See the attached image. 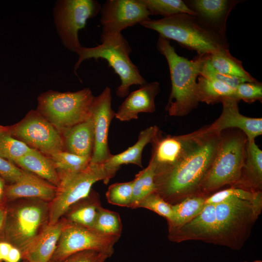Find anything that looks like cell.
Returning a JSON list of instances; mask_svg holds the SVG:
<instances>
[{
	"label": "cell",
	"mask_w": 262,
	"mask_h": 262,
	"mask_svg": "<svg viewBox=\"0 0 262 262\" xmlns=\"http://www.w3.org/2000/svg\"><path fill=\"white\" fill-rule=\"evenodd\" d=\"M101 5L95 0H58L53 8L54 22L64 47L75 52L82 46L79 31L84 28L88 19L96 16Z\"/></svg>",
	"instance_id": "obj_10"
},
{
	"label": "cell",
	"mask_w": 262,
	"mask_h": 262,
	"mask_svg": "<svg viewBox=\"0 0 262 262\" xmlns=\"http://www.w3.org/2000/svg\"><path fill=\"white\" fill-rule=\"evenodd\" d=\"M101 42V44L95 47L82 46L76 52L78 59L74 67V72L77 76L76 71L83 61L91 58L96 60L102 59L107 62L109 66L114 69L121 80V84L115 92L117 96L125 97L129 95L131 86H142L147 82L130 59L131 49L122 35Z\"/></svg>",
	"instance_id": "obj_8"
},
{
	"label": "cell",
	"mask_w": 262,
	"mask_h": 262,
	"mask_svg": "<svg viewBox=\"0 0 262 262\" xmlns=\"http://www.w3.org/2000/svg\"><path fill=\"white\" fill-rule=\"evenodd\" d=\"M188 7L204 27L226 37L227 19L241 0H187Z\"/></svg>",
	"instance_id": "obj_17"
},
{
	"label": "cell",
	"mask_w": 262,
	"mask_h": 262,
	"mask_svg": "<svg viewBox=\"0 0 262 262\" xmlns=\"http://www.w3.org/2000/svg\"><path fill=\"white\" fill-rule=\"evenodd\" d=\"M133 180L111 185L106 193L108 202L113 205L131 208L132 198Z\"/></svg>",
	"instance_id": "obj_35"
},
{
	"label": "cell",
	"mask_w": 262,
	"mask_h": 262,
	"mask_svg": "<svg viewBox=\"0 0 262 262\" xmlns=\"http://www.w3.org/2000/svg\"><path fill=\"white\" fill-rule=\"evenodd\" d=\"M3 240L1 236H0V241Z\"/></svg>",
	"instance_id": "obj_48"
},
{
	"label": "cell",
	"mask_w": 262,
	"mask_h": 262,
	"mask_svg": "<svg viewBox=\"0 0 262 262\" xmlns=\"http://www.w3.org/2000/svg\"><path fill=\"white\" fill-rule=\"evenodd\" d=\"M151 15H161L167 17L186 14L195 16L194 13L182 0H139Z\"/></svg>",
	"instance_id": "obj_31"
},
{
	"label": "cell",
	"mask_w": 262,
	"mask_h": 262,
	"mask_svg": "<svg viewBox=\"0 0 262 262\" xmlns=\"http://www.w3.org/2000/svg\"><path fill=\"white\" fill-rule=\"evenodd\" d=\"M9 133L49 155L62 151L64 147L59 131L38 112H31L21 122L9 127Z\"/></svg>",
	"instance_id": "obj_13"
},
{
	"label": "cell",
	"mask_w": 262,
	"mask_h": 262,
	"mask_svg": "<svg viewBox=\"0 0 262 262\" xmlns=\"http://www.w3.org/2000/svg\"><path fill=\"white\" fill-rule=\"evenodd\" d=\"M14 164L57 187L59 186V177L52 161L35 149L33 148Z\"/></svg>",
	"instance_id": "obj_25"
},
{
	"label": "cell",
	"mask_w": 262,
	"mask_h": 262,
	"mask_svg": "<svg viewBox=\"0 0 262 262\" xmlns=\"http://www.w3.org/2000/svg\"><path fill=\"white\" fill-rule=\"evenodd\" d=\"M32 149L25 143L9 134L0 137V156L13 164Z\"/></svg>",
	"instance_id": "obj_34"
},
{
	"label": "cell",
	"mask_w": 262,
	"mask_h": 262,
	"mask_svg": "<svg viewBox=\"0 0 262 262\" xmlns=\"http://www.w3.org/2000/svg\"><path fill=\"white\" fill-rule=\"evenodd\" d=\"M208 59L211 65L222 74L239 77L247 82H258L244 69L242 62L230 54L229 49L209 54Z\"/></svg>",
	"instance_id": "obj_29"
},
{
	"label": "cell",
	"mask_w": 262,
	"mask_h": 262,
	"mask_svg": "<svg viewBox=\"0 0 262 262\" xmlns=\"http://www.w3.org/2000/svg\"><path fill=\"white\" fill-rule=\"evenodd\" d=\"M94 98L89 88L76 92L48 91L38 98V112L64 133L90 116Z\"/></svg>",
	"instance_id": "obj_7"
},
{
	"label": "cell",
	"mask_w": 262,
	"mask_h": 262,
	"mask_svg": "<svg viewBox=\"0 0 262 262\" xmlns=\"http://www.w3.org/2000/svg\"><path fill=\"white\" fill-rule=\"evenodd\" d=\"M207 196L196 194L172 205L173 217L168 223V231L177 229L190 221L203 210Z\"/></svg>",
	"instance_id": "obj_27"
},
{
	"label": "cell",
	"mask_w": 262,
	"mask_h": 262,
	"mask_svg": "<svg viewBox=\"0 0 262 262\" xmlns=\"http://www.w3.org/2000/svg\"><path fill=\"white\" fill-rule=\"evenodd\" d=\"M233 98L248 103L256 101L262 102V84L258 81L241 83L234 89Z\"/></svg>",
	"instance_id": "obj_39"
},
{
	"label": "cell",
	"mask_w": 262,
	"mask_h": 262,
	"mask_svg": "<svg viewBox=\"0 0 262 262\" xmlns=\"http://www.w3.org/2000/svg\"><path fill=\"white\" fill-rule=\"evenodd\" d=\"M23 170L14 164L0 156V176L10 184L16 181L21 177Z\"/></svg>",
	"instance_id": "obj_41"
},
{
	"label": "cell",
	"mask_w": 262,
	"mask_h": 262,
	"mask_svg": "<svg viewBox=\"0 0 262 262\" xmlns=\"http://www.w3.org/2000/svg\"><path fill=\"white\" fill-rule=\"evenodd\" d=\"M233 187L255 192L262 190V151L255 141L247 140L240 178Z\"/></svg>",
	"instance_id": "obj_22"
},
{
	"label": "cell",
	"mask_w": 262,
	"mask_h": 262,
	"mask_svg": "<svg viewBox=\"0 0 262 262\" xmlns=\"http://www.w3.org/2000/svg\"><path fill=\"white\" fill-rule=\"evenodd\" d=\"M64 134V143L66 151L91 158L94 145V134L91 115L86 120L73 126Z\"/></svg>",
	"instance_id": "obj_24"
},
{
	"label": "cell",
	"mask_w": 262,
	"mask_h": 262,
	"mask_svg": "<svg viewBox=\"0 0 262 262\" xmlns=\"http://www.w3.org/2000/svg\"><path fill=\"white\" fill-rule=\"evenodd\" d=\"M115 175L103 164L90 163L84 169L61 180L55 197L49 203L48 225L57 223L72 206L87 197L95 183L102 180L107 184Z\"/></svg>",
	"instance_id": "obj_9"
},
{
	"label": "cell",
	"mask_w": 262,
	"mask_h": 262,
	"mask_svg": "<svg viewBox=\"0 0 262 262\" xmlns=\"http://www.w3.org/2000/svg\"><path fill=\"white\" fill-rule=\"evenodd\" d=\"M262 262V261H261V260H254V261H252V262L244 261V262Z\"/></svg>",
	"instance_id": "obj_47"
},
{
	"label": "cell",
	"mask_w": 262,
	"mask_h": 262,
	"mask_svg": "<svg viewBox=\"0 0 262 262\" xmlns=\"http://www.w3.org/2000/svg\"><path fill=\"white\" fill-rule=\"evenodd\" d=\"M58 173L60 181L62 179L84 169L90 164V157L60 151L49 155Z\"/></svg>",
	"instance_id": "obj_30"
},
{
	"label": "cell",
	"mask_w": 262,
	"mask_h": 262,
	"mask_svg": "<svg viewBox=\"0 0 262 262\" xmlns=\"http://www.w3.org/2000/svg\"><path fill=\"white\" fill-rule=\"evenodd\" d=\"M5 181L0 176V205H3L6 204L5 199Z\"/></svg>",
	"instance_id": "obj_45"
},
{
	"label": "cell",
	"mask_w": 262,
	"mask_h": 262,
	"mask_svg": "<svg viewBox=\"0 0 262 262\" xmlns=\"http://www.w3.org/2000/svg\"><path fill=\"white\" fill-rule=\"evenodd\" d=\"M262 210V198L255 201L231 196L215 204V231L213 244L240 249Z\"/></svg>",
	"instance_id": "obj_4"
},
{
	"label": "cell",
	"mask_w": 262,
	"mask_h": 262,
	"mask_svg": "<svg viewBox=\"0 0 262 262\" xmlns=\"http://www.w3.org/2000/svg\"><path fill=\"white\" fill-rule=\"evenodd\" d=\"M92 229L103 234L120 237L122 224L119 214L100 206Z\"/></svg>",
	"instance_id": "obj_33"
},
{
	"label": "cell",
	"mask_w": 262,
	"mask_h": 262,
	"mask_svg": "<svg viewBox=\"0 0 262 262\" xmlns=\"http://www.w3.org/2000/svg\"><path fill=\"white\" fill-rule=\"evenodd\" d=\"M155 173L148 164L147 167L138 173L133 180L132 198L131 208L135 209L137 203L147 195L155 192Z\"/></svg>",
	"instance_id": "obj_32"
},
{
	"label": "cell",
	"mask_w": 262,
	"mask_h": 262,
	"mask_svg": "<svg viewBox=\"0 0 262 262\" xmlns=\"http://www.w3.org/2000/svg\"><path fill=\"white\" fill-rule=\"evenodd\" d=\"M112 255L100 250H86L73 253L59 262H105Z\"/></svg>",
	"instance_id": "obj_40"
},
{
	"label": "cell",
	"mask_w": 262,
	"mask_h": 262,
	"mask_svg": "<svg viewBox=\"0 0 262 262\" xmlns=\"http://www.w3.org/2000/svg\"><path fill=\"white\" fill-rule=\"evenodd\" d=\"M234 88L214 80L199 76L197 79L196 97L198 101L207 104L222 102L233 97Z\"/></svg>",
	"instance_id": "obj_28"
},
{
	"label": "cell",
	"mask_w": 262,
	"mask_h": 262,
	"mask_svg": "<svg viewBox=\"0 0 262 262\" xmlns=\"http://www.w3.org/2000/svg\"><path fill=\"white\" fill-rule=\"evenodd\" d=\"M143 208L151 210L165 218L167 223L172 220L173 211L172 205L166 202L159 194L153 192L140 200L135 209Z\"/></svg>",
	"instance_id": "obj_36"
},
{
	"label": "cell",
	"mask_w": 262,
	"mask_h": 262,
	"mask_svg": "<svg viewBox=\"0 0 262 262\" xmlns=\"http://www.w3.org/2000/svg\"><path fill=\"white\" fill-rule=\"evenodd\" d=\"M157 49L166 59L169 66L171 90L165 110L172 116H183L199 103L196 97L197 79L205 55L189 60L179 55L170 40L159 35Z\"/></svg>",
	"instance_id": "obj_2"
},
{
	"label": "cell",
	"mask_w": 262,
	"mask_h": 262,
	"mask_svg": "<svg viewBox=\"0 0 262 262\" xmlns=\"http://www.w3.org/2000/svg\"><path fill=\"white\" fill-rule=\"evenodd\" d=\"M159 130L157 126H152L141 131L135 144L121 153L112 155L103 163V165L115 174L122 164H133L142 167L143 149L147 144L151 143Z\"/></svg>",
	"instance_id": "obj_23"
},
{
	"label": "cell",
	"mask_w": 262,
	"mask_h": 262,
	"mask_svg": "<svg viewBox=\"0 0 262 262\" xmlns=\"http://www.w3.org/2000/svg\"><path fill=\"white\" fill-rule=\"evenodd\" d=\"M9 127L0 125V137L5 134H9Z\"/></svg>",
	"instance_id": "obj_46"
},
{
	"label": "cell",
	"mask_w": 262,
	"mask_h": 262,
	"mask_svg": "<svg viewBox=\"0 0 262 262\" xmlns=\"http://www.w3.org/2000/svg\"><path fill=\"white\" fill-rule=\"evenodd\" d=\"M215 231V204H206L201 213L190 221L169 231L168 237L176 243L196 240L213 244Z\"/></svg>",
	"instance_id": "obj_19"
},
{
	"label": "cell",
	"mask_w": 262,
	"mask_h": 262,
	"mask_svg": "<svg viewBox=\"0 0 262 262\" xmlns=\"http://www.w3.org/2000/svg\"><path fill=\"white\" fill-rule=\"evenodd\" d=\"M57 187L39 176L23 170L20 178L6 185V202L22 198H33L50 202L56 194Z\"/></svg>",
	"instance_id": "obj_18"
},
{
	"label": "cell",
	"mask_w": 262,
	"mask_h": 262,
	"mask_svg": "<svg viewBox=\"0 0 262 262\" xmlns=\"http://www.w3.org/2000/svg\"><path fill=\"white\" fill-rule=\"evenodd\" d=\"M49 203L22 198L6 203L2 239L22 253L48 225Z\"/></svg>",
	"instance_id": "obj_6"
},
{
	"label": "cell",
	"mask_w": 262,
	"mask_h": 262,
	"mask_svg": "<svg viewBox=\"0 0 262 262\" xmlns=\"http://www.w3.org/2000/svg\"><path fill=\"white\" fill-rule=\"evenodd\" d=\"M6 204L0 205V236L2 237L6 217Z\"/></svg>",
	"instance_id": "obj_44"
},
{
	"label": "cell",
	"mask_w": 262,
	"mask_h": 262,
	"mask_svg": "<svg viewBox=\"0 0 262 262\" xmlns=\"http://www.w3.org/2000/svg\"><path fill=\"white\" fill-rule=\"evenodd\" d=\"M231 196L252 201L262 198V191L251 192L230 186L229 188L220 190L210 196H208L206 198L205 203L206 204H216Z\"/></svg>",
	"instance_id": "obj_37"
},
{
	"label": "cell",
	"mask_w": 262,
	"mask_h": 262,
	"mask_svg": "<svg viewBox=\"0 0 262 262\" xmlns=\"http://www.w3.org/2000/svg\"><path fill=\"white\" fill-rule=\"evenodd\" d=\"M100 206L98 195L91 192L87 197L72 206L64 217L70 223L93 229Z\"/></svg>",
	"instance_id": "obj_26"
},
{
	"label": "cell",
	"mask_w": 262,
	"mask_h": 262,
	"mask_svg": "<svg viewBox=\"0 0 262 262\" xmlns=\"http://www.w3.org/2000/svg\"><path fill=\"white\" fill-rule=\"evenodd\" d=\"M100 13L101 41L121 36L123 30L148 20L151 15L139 0H107Z\"/></svg>",
	"instance_id": "obj_12"
},
{
	"label": "cell",
	"mask_w": 262,
	"mask_h": 262,
	"mask_svg": "<svg viewBox=\"0 0 262 262\" xmlns=\"http://www.w3.org/2000/svg\"><path fill=\"white\" fill-rule=\"evenodd\" d=\"M13 246L11 244L5 241H0V262H4Z\"/></svg>",
	"instance_id": "obj_43"
},
{
	"label": "cell",
	"mask_w": 262,
	"mask_h": 262,
	"mask_svg": "<svg viewBox=\"0 0 262 262\" xmlns=\"http://www.w3.org/2000/svg\"><path fill=\"white\" fill-rule=\"evenodd\" d=\"M67 222L63 217L56 224L47 225L21 253L23 262H50Z\"/></svg>",
	"instance_id": "obj_21"
},
{
	"label": "cell",
	"mask_w": 262,
	"mask_h": 262,
	"mask_svg": "<svg viewBox=\"0 0 262 262\" xmlns=\"http://www.w3.org/2000/svg\"><path fill=\"white\" fill-rule=\"evenodd\" d=\"M50 262H52L51 261Z\"/></svg>",
	"instance_id": "obj_49"
},
{
	"label": "cell",
	"mask_w": 262,
	"mask_h": 262,
	"mask_svg": "<svg viewBox=\"0 0 262 262\" xmlns=\"http://www.w3.org/2000/svg\"><path fill=\"white\" fill-rule=\"evenodd\" d=\"M115 114L112 107L111 89L106 87L98 96L95 97L91 108L94 134L91 163L103 164L112 155L108 145V134Z\"/></svg>",
	"instance_id": "obj_14"
},
{
	"label": "cell",
	"mask_w": 262,
	"mask_h": 262,
	"mask_svg": "<svg viewBox=\"0 0 262 262\" xmlns=\"http://www.w3.org/2000/svg\"><path fill=\"white\" fill-rule=\"evenodd\" d=\"M229 131L222 132L214 158L201 183L199 195L208 196L225 185L234 186L240 180L247 138L239 130Z\"/></svg>",
	"instance_id": "obj_5"
},
{
	"label": "cell",
	"mask_w": 262,
	"mask_h": 262,
	"mask_svg": "<svg viewBox=\"0 0 262 262\" xmlns=\"http://www.w3.org/2000/svg\"><path fill=\"white\" fill-rule=\"evenodd\" d=\"M21 260H22V254L20 250L13 246L4 262H19Z\"/></svg>",
	"instance_id": "obj_42"
},
{
	"label": "cell",
	"mask_w": 262,
	"mask_h": 262,
	"mask_svg": "<svg viewBox=\"0 0 262 262\" xmlns=\"http://www.w3.org/2000/svg\"><path fill=\"white\" fill-rule=\"evenodd\" d=\"M160 90L158 82H147L129 94L115 114L121 121L137 119L141 113H152L156 110L155 100Z\"/></svg>",
	"instance_id": "obj_20"
},
{
	"label": "cell",
	"mask_w": 262,
	"mask_h": 262,
	"mask_svg": "<svg viewBox=\"0 0 262 262\" xmlns=\"http://www.w3.org/2000/svg\"><path fill=\"white\" fill-rule=\"evenodd\" d=\"M156 31L159 35L178 42L187 49L195 50L198 55L211 54L229 49L227 37L202 26L195 16L181 14L151 19L140 23Z\"/></svg>",
	"instance_id": "obj_3"
},
{
	"label": "cell",
	"mask_w": 262,
	"mask_h": 262,
	"mask_svg": "<svg viewBox=\"0 0 262 262\" xmlns=\"http://www.w3.org/2000/svg\"><path fill=\"white\" fill-rule=\"evenodd\" d=\"M194 132L191 144L180 161L155 176V192L171 205L199 194L201 183L214 158L222 135V132L208 131L206 126Z\"/></svg>",
	"instance_id": "obj_1"
},
{
	"label": "cell",
	"mask_w": 262,
	"mask_h": 262,
	"mask_svg": "<svg viewBox=\"0 0 262 262\" xmlns=\"http://www.w3.org/2000/svg\"><path fill=\"white\" fill-rule=\"evenodd\" d=\"M119 238L103 234L68 221L51 261L59 262L73 253L86 250H100L112 255L114 246Z\"/></svg>",
	"instance_id": "obj_11"
},
{
	"label": "cell",
	"mask_w": 262,
	"mask_h": 262,
	"mask_svg": "<svg viewBox=\"0 0 262 262\" xmlns=\"http://www.w3.org/2000/svg\"><path fill=\"white\" fill-rule=\"evenodd\" d=\"M195 135L194 131L180 135H163L159 130L153 139L149 162L155 175L173 167L185 154Z\"/></svg>",
	"instance_id": "obj_15"
},
{
	"label": "cell",
	"mask_w": 262,
	"mask_h": 262,
	"mask_svg": "<svg viewBox=\"0 0 262 262\" xmlns=\"http://www.w3.org/2000/svg\"><path fill=\"white\" fill-rule=\"evenodd\" d=\"M209 55L204 56L200 67L199 76L222 82L234 89L240 83L247 82L244 79L218 72L210 64L208 59Z\"/></svg>",
	"instance_id": "obj_38"
},
{
	"label": "cell",
	"mask_w": 262,
	"mask_h": 262,
	"mask_svg": "<svg viewBox=\"0 0 262 262\" xmlns=\"http://www.w3.org/2000/svg\"><path fill=\"white\" fill-rule=\"evenodd\" d=\"M239 101L233 97L223 99L220 115L212 124L206 126L207 130L221 133L227 130L237 129L244 132L248 141H255L262 134V118L242 115L238 108Z\"/></svg>",
	"instance_id": "obj_16"
}]
</instances>
